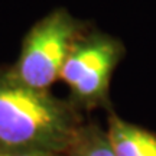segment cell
I'll return each mask as SVG.
<instances>
[{"label":"cell","instance_id":"7a4b0ae2","mask_svg":"<svg viewBox=\"0 0 156 156\" xmlns=\"http://www.w3.org/2000/svg\"><path fill=\"white\" fill-rule=\"evenodd\" d=\"M80 25L65 9H55L41 19L25 38L13 75L32 88L48 90L78 41Z\"/></svg>","mask_w":156,"mask_h":156},{"label":"cell","instance_id":"3957f363","mask_svg":"<svg viewBox=\"0 0 156 156\" xmlns=\"http://www.w3.org/2000/svg\"><path fill=\"white\" fill-rule=\"evenodd\" d=\"M122 56V45L107 35L78 39L61 71V80L84 104L104 100L113 69Z\"/></svg>","mask_w":156,"mask_h":156},{"label":"cell","instance_id":"277c9868","mask_svg":"<svg viewBox=\"0 0 156 156\" xmlns=\"http://www.w3.org/2000/svg\"><path fill=\"white\" fill-rule=\"evenodd\" d=\"M107 137L116 156H156V134L119 117L110 119Z\"/></svg>","mask_w":156,"mask_h":156},{"label":"cell","instance_id":"5b68a950","mask_svg":"<svg viewBox=\"0 0 156 156\" xmlns=\"http://www.w3.org/2000/svg\"><path fill=\"white\" fill-rule=\"evenodd\" d=\"M68 151L71 156H116L107 134L97 127H81Z\"/></svg>","mask_w":156,"mask_h":156},{"label":"cell","instance_id":"6da1fadb","mask_svg":"<svg viewBox=\"0 0 156 156\" xmlns=\"http://www.w3.org/2000/svg\"><path fill=\"white\" fill-rule=\"evenodd\" d=\"M71 107L48 90L20 83L13 73L0 74V153L71 147L80 130Z\"/></svg>","mask_w":156,"mask_h":156}]
</instances>
